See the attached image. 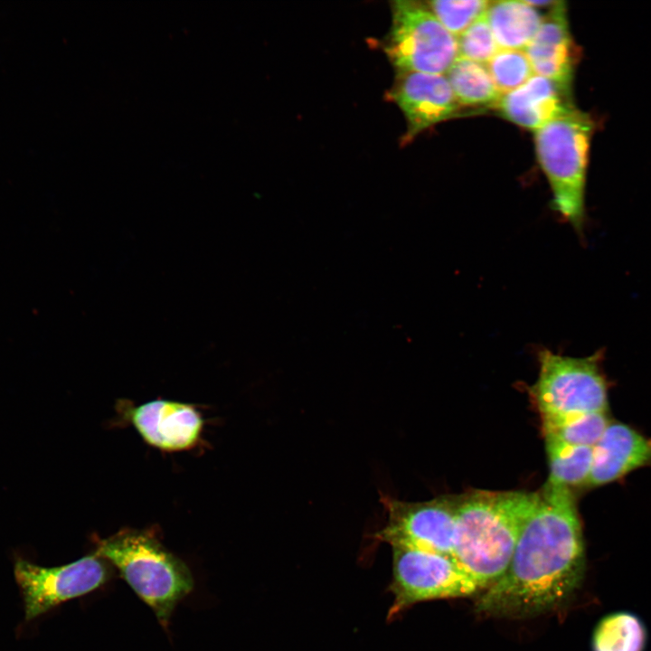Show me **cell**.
<instances>
[{
  "mask_svg": "<svg viewBox=\"0 0 651 651\" xmlns=\"http://www.w3.org/2000/svg\"><path fill=\"white\" fill-rule=\"evenodd\" d=\"M127 415L147 444L165 451L194 447L203 427V418L193 405L167 400L129 407Z\"/></svg>",
  "mask_w": 651,
  "mask_h": 651,
  "instance_id": "11",
  "label": "cell"
},
{
  "mask_svg": "<svg viewBox=\"0 0 651 651\" xmlns=\"http://www.w3.org/2000/svg\"><path fill=\"white\" fill-rule=\"evenodd\" d=\"M541 422L544 440L593 448L610 420L607 412H595Z\"/></svg>",
  "mask_w": 651,
  "mask_h": 651,
  "instance_id": "19",
  "label": "cell"
},
{
  "mask_svg": "<svg viewBox=\"0 0 651 651\" xmlns=\"http://www.w3.org/2000/svg\"><path fill=\"white\" fill-rule=\"evenodd\" d=\"M93 553L118 571L164 626L193 588L187 565L146 532L120 531L99 540Z\"/></svg>",
  "mask_w": 651,
  "mask_h": 651,
  "instance_id": "3",
  "label": "cell"
},
{
  "mask_svg": "<svg viewBox=\"0 0 651 651\" xmlns=\"http://www.w3.org/2000/svg\"><path fill=\"white\" fill-rule=\"evenodd\" d=\"M592 118L577 108L534 134L538 161L552 193V208L577 231L585 217V186Z\"/></svg>",
  "mask_w": 651,
  "mask_h": 651,
  "instance_id": "4",
  "label": "cell"
},
{
  "mask_svg": "<svg viewBox=\"0 0 651 651\" xmlns=\"http://www.w3.org/2000/svg\"><path fill=\"white\" fill-rule=\"evenodd\" d=\"M14 574L23 598L24 618L30 621L95 590L109 580L111 572L108 562L92 553L57 567H42L18 558Z\"/></svg>",
  "mask_w": 651,
  "mask_h": 651,
  "instance_id": "8",
  "label": "cell"
},
{
  "mask_svg": "<svg viewBox=\"0 0 651 651\" xmlns=\"http://www.w3.org/2000/svg\"><path fill=\"white\" fill-rule=\"evenodd\" d=\"M392 14L384 50L397 71L445 75L458 56L457 37L425 3L394 1Z\"/></svg>",
  "mask_w": 651,
  "mask_h": 651,
  "instance_id": "6",
  "label": "cell"
},
{
  "mask_svg": "<svg viewBox=\"0 0 651 651\" xmlns=\"http://www.w3.org/2000/svg\"><path fill=\"white\" fill-rule=\"evenodd\" d=\"M538 491L470 490L456 495L452 557L481 590L505 571Z\"/></svg>",
  "mask_w": 651,
  "mask_h": 651,
  "instance_id": "2",
  "label": "cell"
},
{
  "mask_svg": "<svg viewBox=\"0 0 651 651\" xmlns=\"http://www.w3.org/2000/svg\"><path fill=\"white\" fill-rule=\"evenodd\" d=\"M445 75L461 108H493L502 95L483 63L458 57Z\"/></svg>",
  "mask_w": 651,
  "mask_h": 651,
  "instance_id": "16",
  "label": "cell"
},
{
  "mask_svg": "<svg viewBox=\"0 0 651 651\" xmlns=\"http://www.w3.org/2000/svg\"><path fill=\"white\" fill-rule=\"evenodd\" d=\"M581 522L571 489L546 483L518 537L504 574L478 597L475 609L524 618L564 605L585 573Z\"/></svg>",
  "mask_w": 651,
  "mask_h": 651,
  "instance_id": "1",
  "label": "cell"
},
{
  "mask_svg": "<svg viewBox=\"0 0 651 651\" xmlns=\"http://www.w3.org/2000/svg\"><path fill=\"white\" fill-rule=\"evenodd\" d=\"M524 2H525L526 4H528L529 5L533 6V8H535V9L543 7V8H548L549 10H551L552 8H553L554 6H556L561 1H552V0H550V1H548V0H541V1H538V0H524Z\"/></svg>",
  "mask_w": 651,
  "mask_h": 651,
  "instance_id": "23",
  "label": "cell"
},
{
  "mask_svg": "<svg viewBox=\"0 0 651 651\" xmlns=\"http://www.w3.org/2000/svg\"><path fill=\"white\" fill-rule=\"evenodd\" d=\"M648 466H651V439L624 423L610 421L593 447L587 485L609 484Z\"/></svg>",
  "mask_w": 651,
  "mask_h": 651,
  "instance_id": "14",
  "label": "cell"
},
{
  "mask_svg": "<svg viewBox=\"0 0 651 651\" xmlns=\"http://www.w3.org/2000/svg\"><path fill=\"white\" fill-rule=\"evenodd\" d=\"M486 65L501 94L516 90L534 74L524 50L500 49Z\"/></svg>",
  "mask_w": 651,
  "mask_h": 651,
  "instance_id": "20",
  "label": "cell"
},
{
  "mask_svg": "<svg viewBox=\"0 0 651 651\" xmlns=\"http://www.w3.org/2000/svg\"><path fill=\"white\" fill-rule=\"evenodd\" d=\"M537 356L538 377L528 393L541 421L607 412L608 388L599 354L571 357L541 348Z\"/></svg>",
  "mask_w": 651,
  "mask_h": 651,
  "instance_id": "5",
  "label": "cell"
},
{
  "mask_svg": "<svg viewBox=\"0 0 651 651\" xmlns=\"http://www.w3.org/2000/svg\"><path fill=\"white\" fill-rule=\"evenodd\" d=\"M391 590L393 602L389 619L416 603L466 598L481 589L450 555L392 548Z\"/></svg>",
  "mask_w": 651,
  "mask_h": 651,
  "instance_id": "7",
  "label": "cell"
},
{
  "mask_svg": "<svg viewBox=\"0 0 651 651\" xmlns=\"http://www.w3.org/2000/svg\"><path fill=\"white\" fill-rule=\"evenodd\" d=\"M460 58L480 63L488 61L499 50L490 28L486 11L457 37Z\"/></svg>",
  "mask_w": 651,
  "mask_h": 651,
  "instance_id": "22",
  "label": "cell"
},
{
  "mask_svg": "<svg viewBox=\"0 0 651 651\" xmlns=\"http://www.w3.org/2000/svg\"><path fill=\"white\" fill-rule=\"evenodd\" d=\"M549 464L548 483L571 489L587 485L593 459V448L545 440Z\"/></svg>",
  "mask_w": 651,
  "mask_h": 651,
  "instance_id": "18",
  "label": "cell"
},
{
  "mask_svg": "<svg viewBox=\"0 0 651 651\" xmlns=\"http://www.w3.org/2000/svg\"><path fill=\"white\" fill-rule=\"evenodd\" d=\"M441 24L458 37L470 26L489 5L486 0H432L424 2Z\"/></svg>",
  "mask_w": 651,
  "mask_h": 651,
  "instance_id": "21",
  "label": "cell"
},
{
  "mask_svg": "<svg viewBox=\"0 0 651 651\" xmlns=\"http://www.w3.org/2000/svg\"><path fill=\"white\" fill-rule=\"evenodd\" d=\"M397 72L389 97L405 117L407 132L404 142L411 140L431 126L458 115L461 106L446 75Z\"/></svg>",
  "mask_w": 651,
  "mask_h": 651,
  "instance_id": "10",
  "label": "cell"
},
{
  "mask_svg": "<svg viewBox=\"0 0 651 651\" xmlns=\"http://www.w3.org/2000/svg\"><path fill=\"white\" fill-rule=\"evenodd\" d=\"M486 16L498 48L524 50L536 35L542 17L524 1H489Z\"/></svg>",
  "mask_w": 651,
  "mask_h": 651,
  "instance_id": "15",
  "label": "cell"
},
{
  "mask_svg": "<svg viewBox=\"0 0 651 651\" xmlns=\"http://www.w3.org/2000/svg\"><path fill=\"white\" fill-rule=\"evenodd\" d=\"M495 109L505 119L536 131L576 107L571 91L558 83L533 74L524 84L502 94Z\"/></svg>",
  "mask_w": 651,
  "mask_h": 651,
  "instance_id": "13",
  "label": "cell"
},
{
  "mask_svg": "<svg viewBox=\"0 0 651 651\" xmlns=\"http://www.w3.org/2000/svg\"><path fill=\"white\" fill-rule=\"evenodd\" d=\"M524 51L534 74L571 91L579 50L571 36L564 2L542 17L536 35Z\"/></svg>",
  "mask_w": 651,
  "mask_h": 651,
  "instance_id": "12",
  "label": "cell"
},
{
  "mask_svg": "<svg viewBox=\"0 0 651 651\" xmlns=\"http://www.w3.org/2000/svg\"><path fill=\"white\" fill-rule=\"evenodd\" d=\"M646 628L638 616L617 611L603 617L592 634V651H644Z\"/></svg>",
  "mask_w": 651,
  "mask_h": 651,
  "instance_id": "17",
  "label": "cell"
},
{
  "mask_svg": "<svg viewBox=\"0 0 651 651\" xmlns=\"http://www.w3.org/2000/svg\"><path fill=\"white\" fill-rule=\"evenodd\" d=\"M387 514L384 526L373 538L392 548H409L452 556L456 496L406 502L381 493Z\"/></svg>",
  "mask_w": 651,
  "mask_h": 651,
  "instance_id": "9",
  "label": "cell"
}]
</instances>
